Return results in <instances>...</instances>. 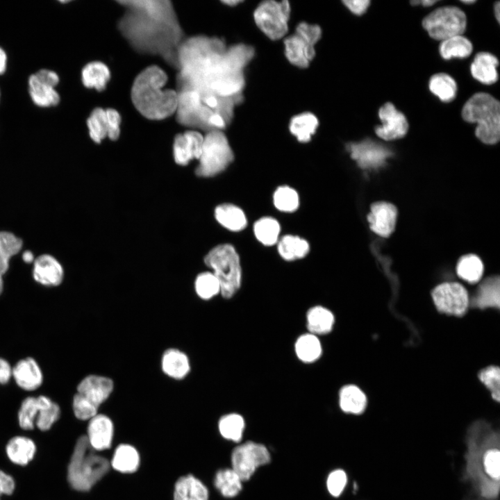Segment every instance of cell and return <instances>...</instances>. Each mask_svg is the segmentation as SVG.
Listing matches in <instances>:
<instances>
[{
	"mask_svg": "<svg viewBox=\"0 0 500 500\" xmlns=\"http://www.w3.org/2000/svg\"><path fill=\"white\" fill-rule=\"evenodd\" d=\"M432 297L439 311L456 316L465 314L469 302L465 288L456 282L438 285L433 289Z\"/></svg>",
	"mask_w": 500,
	"mask_h": 500,
	"instance_id": "cell-12",
	"label": "cell"
},
{
	"mask_svg": "<svg viewBox=\"0 0 500 500\" xmlns=\"http://www.w3.org/2000/svg\"><path fill=\"white\" fill-rule=\"evenodd\" d=\"M242 481L231 469L219 470L215 478V485L222 496L232 498L237 496L242 488Z\"/></svg>",
	"mask_w": 500,
	"mask_h": 500,
	"instance_id": "cell-40",
	"label": "cell"
},
{
	"mask_svg": "<svg viewBox=\"0 0 500 500\" xmlns=\"http://www.w3.org/2000/svg\"><path fill=\"white\" fill-rule=\"evenodd\" d=\"M204 261L219 283L220 294L226 299L232 298L240 288L242 281L240 258L234 247L228 244L218 245L206 255Z\"/></svg>",
	"mask_w": 500,
	"mask_h": 500,
	"instance_id": "cell-6",
	"label": "cell"
},
{
	"mask_svg": "<svg viewBox=\"0 0 500 500\" xmlns=\"http://www.w3.org/2000/svg\"><path fill=\"white\" fill-rule=\"evenodd\" d=\"M33 278L45 287H57L64 278V269L60 262L50 254H42L33 261Z\"/></svg>",
	"mask_w": 500,
	"mask_h": 500,
	"instance_id": "cell-17",
	"label": "cell"
},
{
	"mask_svg": "<svg viewBox=\"0 0 500 500\" xmlns=\"http://www.w3.org/2000/svg\"><path fill=\"white\" fill-rule=\"evenodd\" d=\"M203 137L199 132L194 130L178 134L174 139L173 147L176 162L185 165L193 158L199 159Z\"/></svg>",
	"mask_w": 500,
	"mask_h": 500,
	"instance_id": "cell-20",
	"label": "cell"
},
{
	"mask_svg": "<svg viewBox=\"0 0 500 500\" xmlns=\"http://www.w3.org/2000/svg\"><path fill=\"white\" fill-rule=\"evenodd\" d=\"M99 406L83 395L76 392L73 397L72 409L75 417L80 420H90L98 414Z\"/></svg>",
	"mask_w": 500,
	"mask_h": 500,
	"instance_id": "cell-49",
	"label": "cell"
},
{
	"mask_svg": "<svg viewBox=\"0 0 500 500\" xmlns=\"http://www.w3.org/2000/svg\"><path fill=\"white\" fill-rule=\"evenodd\" d=\"M494 15L497 20V22L499 23L500 22V2L499 1H496L494 4Z\"/></svg>",
	"mask_w": 500,
	"mask_h": 500,
	"instance_id": "cell-60",
	"label": "cell"
},
{
	"mask_svg": "<svg viewBox=\"0 0 500 500\" xmlns=\"http://www.w3.org/2000/svg\"><path fill=\"white\" fill-rule=\"evenodd\" d=\"M438 2L437 0H419V4H422L424 6H431Z\"/></svg>",
	"mask_w": 500,
	"mask_h": 500,
	"instance_id": "cell-61",
	"label": "cell"
},
{
	"mask_svg": "<svg viewBox=\"0 0 500 500\" xmlns=\"http://www.w3.org/2000/svg\"><path fill=\"white\" fill-rule=\"evenodd\" d=\"M167 81L165 72L156 65L147 67L134 80L131 100L138 111L146 118L160 120L175 113L178 92L162 89Z\"/></svg>",
	"mask_w": 500,
	"mask_h": 500,
	"instance_id": "cell-3",
	"label": "cell"
},
{
	"mask_svg": "<svg viewBox=\"0 0 500 500\" xmlns=\"http://www.w3.org/2000/svg\"><path fill=\"white\" fill-rule=\"evenodd\" d=\"M339 404L341 410L349 414L360 415L367 406L365 393L355 385H346L339 392Z\"/></svg>",
	"mask_w": 500,
	"mask_h": 500,
	"instance_id": "cell-30",
	"label": "cell"
},
{
	"mask_svg": "<svg viewBox=\"0 0 500 500\" xmlns=\"http://www.w3.org/2000/svg\"><path fill=\"white\" fill-rule=\"evenodd\" d=\"M227 123L224 118L219 113L214 112L208 120V125L210 130H220L226 126Z\"/></svg>",
	"mask_w": 500,
	"mask_h": 500,
	"instance_id": "cell-57",
	"label": "cell"
},
{
	"mask_svg": "<svg viewBox=\"0 0 500 500\" xmlns=\"http://www.w3.org/2000/svg\"><path fill=\"white\" fill-rule=\"evenodd\" d=\"M113 433L114 426L110 418L103 414H97L89 420L86 437L94 450L101 451L110 448Z\"/></svg>",
	"mask_w": 500,
	"mask_h": 500,
	"instance_id": "cell-21",
	"label": "cell"
},
{
	"mask_svg": "<svg viewBox=\"0 0 500 500\" xmlns=\"http://www.w3.org/2000/svg\"><path fill=\"white\" fill-rule=\"evenodd\" d=\"M335 324V316L327 308L322 306L311 307L306 313V326L308 333L315 335L329 333Z\"/></svg>",
	"mask_w": 500,
	"mask_h": 500,
	"instance_id": "cell-27",
	"label": "cell"
},
{
	"mask_svg": "<svg viewBox=\"0 0 500 500\" xmlns=\"http://www.w3.org/2000/svg\"><path fill=\"white\" fill-rule=\"evenodd\" d=\"M194 288L197 296L203 300H209L220 294V285L212 272H203L195 280Z\"/></svg>",
	"mask_w": 500,
	"mask_h": 500,
	"instance_id": "cell-47",
	"label": "cell"
},
{
	"mask_svg": "<svg viewBox=\"0 0 500 500\" xmlns=\"http://www.w3.org/2000/svg\"><path fill=\"white\" fill-rule=\"evenodd\" d=\"M6 450L8 457L12 462L26 465L33 458L36 447L30 438L15 436L8 441Z\"/></svg>",
	"mask_w": 500,
	"mask_h": 500,
	"instance_id": "cell-28",
	"label": "cell"
},
{
	"mask_svg": "<svg viewBox=\"0 0 500 500\" xmlns=\"http://www.w3.org/2000/svg\"><path fill=\"white\" fill-rule=\"evenodd\" d=\"M422 26L431 38L443 41L465 32L467 17L456 6H442L426 15L422 20Z\"/></svg>",
	"mask_w": 500,
	"mask_h": 500,
	"instance_id": "cell-8",
	"label": "cell"
},
{
	"mask_svg": "<svg viewBox=\"0 0 500 500\" xmlns=\"http://www.w3.org/2000/svg\"><path fill=\"white\" fill-rule=\"evenodd\" d=\"M87 125L90 137L94 142L100 143L108 137V126L106 109L94 108L87 119Z\"/></svg>",
	"mask_w": 500,
	"mask_h": 500,
	"instance_id": "cell-44",
	"label": "cell"
},
{
	"mask_svg": "<svg viewBox=\"0 0 500 500\" xmlns=\"http://www.w3.org/2000/svg\"><path fill=\"white\" fill-rule=\"evenodd\" d=\"M222 2H223L224 3H225V4L228 5V6H236L237 4L242 2V1H240V0H239V1H238V0H226V1H222Z\"/></svg>",
	"mask_w": 500,
	"mask_h": 500,
	"instance_id": "cell-62",
	"label": "cell"
},
{
	"mask_svg": "<svg viewBox=\"0 0 500 500\" xmlns=\"http://www.w3.org/2000/svg\"><path fill=\"white\" fill-rule=\"evenodd\" d=\"M347 483V474L341 469L332 471L326 479L327 490L329 494L334 497H338L342 493Z\"/></svg>",
	"mask_w": 500,
	"mask_h": 500,
	"instance_id": "cell-51",
	"label": "cell"
},
{
	"mask_svg": "<svg viewBox=\"0 0 500 500\" xmlns=\"http://www.w3.org/2000/svg\"><path fill=\"white\" fill-rule=\"evenodd\" d=\"M12 366L4 358L0 357V385H6L12 379Z\"/></svg>",
	"mask_w": 500,
	"mask_h": 500,
	"instance_id": "cell-56",
	"label": "cell"
},
{
	"mask_svg": "<svg viewBox=\"0 0 500 500\" xmlns=\"http://www.w3.org/2000/svg\"><path fill=\"white\" fill-rule=\"evenodd\" d=\"M378 117L382 124L374 128L378 137L390 141L406 135L409 127L408 120L392 103L387 102L379 108Z\"/></svg>",
	"mask_w": 500,
	"mask_h": 500,
	"instance_id": "cell-14",
	"label": "cell"
},
{
	"mask_svg": "<svg viewBox=\"0 0 500 500\" xmlns=\"http://www.w3.org/2000/svg\"><path fill=\"white\" fill-rule=\"evenodd\" d=\"M81 79L85 87L101 92L106 89L110 79V72L102 62L92 61L83 67Z\"/></svg>",
	"mask_w": 500,
	"mask_h": 500,
	"instance_id": "cell-29",
	"label": "cell"
},
{
	"mask_svg": "<svg viewBox=\"0 0 500 500\" xmlns=\"http://www.w3.org/2000/svg\"><path fill=\"white\" fill-rule=\"evenodd\" d=\"M126 11L118 28L140 53L159 56L178 69V49L183 32L168 0L119 1Z\"/></svg>",
	"mask_w": 500,
	"mask_h": 500,
	"instance_id": "cell-2",
	"label": "cell"
},
{
	"mask_svg": "<svg viewBox=\"0 0 500 500\" xmlns=\"http://www.w3.org/2000/svg\"><path fill=\"white\" fill-rule=\"evenodd\" d=\"M278 251L285 260H293L306 256L309 251V244L299 236L287 235L278 241Z\"/></svg>",
	"mask_w": 500,
	"mask_h": 500,
	"instance_id": "cell-39",
	"label": "cell"
},
{
	"mask_svg": "<svg viewBox=\"0 0 500 500\" xmlns=\"http://www.w3.org/2000/svg\"><path fill=\"white\" fill-rule=\"evenodd\" d=\"M474 303L481 308H499L500 305V283L499 276L485 279L478 287Z\"/></svg>",
	"mask_w": 500,
	"mask_h": 500,
	"instance_id": "cell-35",
	"label": "cell"
},
{
	"mask_svg": "<svg viewBox=\"0 0 500 500\" xmlns=\"http://www.w3.org/2000/svg\"><path fill=\"white\" fill-rule=\"evenodd\" d=\"M472 42L462 35L453 36L442 41L439 51L441 56L446 60L452 58H465L472 52Z\"/></svg>",
	"mask_w": 500,
	"mask_h": 500,
	"instance_id": "cell-38",
	"label": "cell"
},
{
	"mask_svg": "<svg viewBox=\"0 0 500 500\" xmlns=\"http://www.w3.org/2000/svg\"><path fill=\"white\" fill-rule=\"evenodd\" d=\"M22 240L9 231H0V295L3 291V276L9 268L10 260L18 253Z\"/></svg>",
	"mask_w": 500,
	"mask_h": 500,
	"instance_id": "cell-26",
	"label": "cell"
},
{
	"mask_svg": "<svg viewBox=\"0 0 500 500\" xmlns=\"http://www.w3.org/2000/svg\"><path fill=\"white\" fill-rule=\"evenodd\" d=\"M274 203L277 209L283 212L294 211L299 206V196L297 192L288 187L281 186L274 194Z\"/></svg>",
	"mask_w": 500,
	"mask_h": 500,
	"instance_id": "cell-48",
	"label": "cell"
},
{
	"mask_svg": "<svg viewBox=\"0 0 500 500\" xmlns=\"http://www.w3.org/2000/svg\"><path fill=\"white\" fill-rule=\"evenodd\" d=\"M12 379L21 390L33 392L42 385L44 375L37 360L27 356L19 360L12 366Z\"/></svg>",
	"mask_w": 500,
	"mask_h": 500,
	"instance_id": "cell-16",
	"label": "cell"
},
{
	"mask_svg": "<svg viewBox=\"0 0 500 500\" xmlns=\"http://www.w3.org/2000/svg\"><path fill=\"white\" fill-rule=\"evenodd\" d=\"M480 381L490 390L492 398L497 401L500 399V370L499 367L490 366L478 374Z\"/></svg>",
	"mask_w": 500,
	"mask_h": 500,
	"instance_id": "cell-50",
	"label": "cell"
},
{
	"mask_svg": "<svg viewBox=\"0 0 500 500\" xmlns=\"http://www.w3.org/2000/svg\"><path fill=\"white\" fill-rule=\"evenodd\" d=\"M207 488L198 478L188 474L175 483L174 500H208Z\"/></svg>",
	"mask_w": 500,
	"mask_h": 500,
	"instance_id": "cell-25",
	"label": "cell"
},
{
	"mask_svg": "<svg viewBox=\"0 0 500 500\" xmlns=\"http://www.w3.org/2000/svg\"><path fill=\"white\" fill-rule=\"evenodd\" d=\"M284 47L288 60L299 68L308 67L315 56V49L296 33L285 38Z\"/></svg>",
	"mask_w": 500,
	"mask_h": 500,
	"instance_id": "cell-22",
	"label": "cell"
},
{
	"mask_svg": "<svg viewBox=\"0 0 500 500\" xmlns=\"http://www.w3.org/2000/svg\"><path fill=\"white\" fill-rule=\"evenodd\" d=\"M270 460L267 447L252 441L239 444L231 453L232 469L242 481L249 480L259 467L268 464Z\"/></svg>",
	"mask_w": 500,
	"mask_h": 500,
	"instance_id": "cell-10",
	"label": "cell"
},
{
	"mask_svg": "<svg viewBox=\"0 0 500 500\" xmlns=\"http://www.w3.org/2000/svg\"><path fill=\"white\" fill-rule=\"evenodd\" d=\"M40 404L38 397L29 396L22 401L18 411V422L21 428L32 430L38 412Z\"/></svg>",
	"mask_w": 500,
	"mask_h": 500,
	"instance_id": "cell-46",
	"label": "cell"
},
{
	"mask_svg": "<svg viewBox=\"0 0 500 500\" xmlns=\"http://www.w3.org/2000/svg\"><path fill=\"white\" fill-rule=\"evenodd\" d=\"M294 351L299 360L304 363H312L321 357L322 347L317 335L306 333L297 339Z\"/></svg>",
	"mask_w": 500,
	"mask_h": 500,
	"instance_id": "cell-33",
	"label": "cell"
},
{
	"mask_svg": "<svg viewBox=\"0 0 500 500\" xmlns=\"http://www.w3.org/2000/svg\"><path fill=\"white\" fill-rule=\"evenodd\" d=\"M344 6L353 14L360 15L368 8L369 0H343Z\"/></svg>",
	"mask_w": 500,
	"mask_h": 500,
	"instance_id": "cell-54",
	"label": "cell"
},
{
	"mask_svg": "<svg viewBox=\"0 0 500 500\" xmlns=\"http://www.w3.org/2000/svg\"><path fill=\"white\" fill-rule=\"evenodd\" d=\"M498 65L499 60L495 56L489 52H479L471 64V74L479 82L490 85L498 80Z\"/></svg>",
	"mask_w": 500,
	"mask_h": 500,
	"instance_id": "cell-24",
	"label": "cell"
},
{
	"mask_svg": "<svg viewBox=\"0 0 500 500\" xmlns=\"http://www.w3.org/2000/svg\"><path fill=\"white\" fill-rule=\"evenodd\" d=\"M221 435L235 442H240L245 428V421L238 413H228L223 415L218 423Z\"/></svg>",
	"mask_w": 500,
	"mask_h": 500,
	"instance_id": "cell-41",
	"label": "cell"
},
{
	"mask_svg": "<svg viewBox=\"0 0 500 500\" xmlns=\"http://www.w3.org/2000/svg\"><path fill=\"white\" fill-rule=\"evenodd\" d=\"M110 464L97 453L86 435L76 441L67 467V480L71 487L81 492L90 490L109 470Z\"/></svg>",
	"mask_w": 500,
	"mask_h": 500,
	"instance_id": "cell-4",
	"label": "cell"
},
{
	"mask_svg": "<svg viewBox=\"0 0 500 500\" xmlns=\"http://www.w3.org/2000/svg\"><path fill=\"white\" fill-rule=\"evenodd\" d=\"M456 271L460 278L470 283H475L479 281L483 276V265L477 256L465 255L460 258Z\"/></svg>",
	"mask_w": 500,
	"mask_h": 500,
	"instance_id": "cell-42",
	"label": "cell"
},
{
	"mask_svg": "<svg viewBox=\"0 0 500 500\" xmlns=\"http://www.w3.org/2000/svg\"><path fill=\"white\" fill-rule=\"evenodd\" d=\"M228 141L220 130H212L203 137V142L196 174L199 176H212L224 170L233 160Z\"/></svg>",
	"mask_w": 500,
	"mask_h": 500,
	"instance_id": "cell-7",
	"label": "cell"
},
{
	"mask_svg": "<svg viewBox=\"0 0 500 500\" xmlns=\"http://www.w3.org/2000/svg\"><path fill=\"white\" fill-rule=\"evenodd\" d=\"M39 410L35 421V426L42 431L49 430L60 417V406L46 395L38 396Z\"/></svg>",
	"mask_w": 500,
	"mask_h": 500,
	"instance_id": "cell-34",
	"label": "cell"
},
{
	"mask_svg": "<svg viewBox=\"0 0 500 500\" xmlns=\"http://www.w3.org/2000/svg\"><path fill=\"white\" fill-rule=\"evenodd\" d=\"M58 82V74L49 69H42L31 75L28 92L33 103L40 107L56 106L60 97L54 88Z\"/></svg>",
	"mask_w": 500,
	"mask_h": 500,
	"instance_id": "cell-13",
	"label": "cell"
},
{
	"mask_svg": "<svg viewBox=\"0 0 500 500\" xmlns=\"http://www.w3.org/2000/svg\"><path fill=\"white\" fill-rule=\"evenodd\" d=\"M253 231L258 241L264 245L270 246L278 242L280 225L275 219L265 217L256 222Z\"/></svg>",
	"mask_w": 500,
	"mask_h": 500,
	"instance_id": "cell-43",
	"label": "cell"
},
{
	"mask_svg": "<svg viewBox=\"0 0 500 500\" xmlns=\"http://www.w3.org/2000/svg\"><path fill=\"white\" fill-rule=\"evenodd\" d=\"M347 150L360 167L363 169L377 168L383 165L392 152L383 145L370 139L358 142H349Z\"/></svg>",
	"mask_w": 500,
	"mask_h": 500,
	"instance_id": "cell-15",
	"label": "cell"
},
{
	"mask_svg": "<svg viewBox=\"0 0 500 500\" xmlns=\"http://www.w3.org/2000/svg\"><path fill=\"white\" fill-rule=\"evenodd\" d=\"M22 259L25 262L31 263L35 260L33 253L31 251H26L22 255Z\"/></svg>",
	"mask_w": 500,
	"mask_h": 500,
	"instance_id": "cell-59",
	"label": "cell"
},
{
	"mask_svg": "<svg viewBox=\"0 0 500 500\" xmlns=\"http://www.w3.org/2000/svg\"><path fill=\"white\" fill-rule=\"evenodd\" d=\"M217 222L226 228L232 231H240L247 226V218L244 212L238 206L224 203L218 206L215 211Z\"/></svg>",
	"mask_w": 500,
	"mask_h": 500,
	"instance_id": "cell-32",
	"label": "cell"
},
{
	"mask_svg": "<svg viewBox=\"0 0 500 500\" xmlns=\"http://www.w3.org/2000/svg\"><path fill=\"white\" fill-rule=\"evenodd\" d=\"M428 88L430 91L443 102H450L456 98V82L447 74H433L429 79Z\"/></svg>",
	"mask_w": 500,
	"mask_h": 500,
	"instance_id": "cell-37",
	"label": "cell"
},
{
	"mask_svg": "<svg viewBox=\"0 0 500 500\" xmlns=\"http://www.w3.org/2000/svg\"><path fill=\"white\" fill-rule=\"evenodd\" d=\"M15 490V481L12 477L0 470V497L3 494H11Z\"/></svg>",
	"mask_w": 500,
	"mask_h": 500,
	"instance_id": "cell-55",
	"label": "cell"
},
{
	"mask_svg": "<svg viewBox=\"0 0 500 500\" xmlns=\"http://www.w3.org/2000/svg\"><path fill=\"white\" fill-rule=\"evenodd\" d=\"M397 217L395 206L385 201H378L371 205V212L367 215L371 230L377 235L388 238L394 230Z\"/></svg>",
	"mask_w": 500,
	"mask_h": 500,
	"instance_id": "cell-18",
	"label": "cell"
},
{
	"mask_svg": "<svg viewBox=\"0 0 500 500\" xmlns=\"http://www.w3.org/2000/svg\"><path fill=\"white\" fill-rule=\"evenodd\" d=\"M318 126L319 120L316 115L310 112H304L291 118L289 130L299 142L306 143L311 140Z\"/></svg>",
	"mask_w": 500,
	"mask_h": 500,
	"instance_id": "cell-31",
	"label": "cell"
},
{
	"mask_svg": "<svg viewBox=\"0 0 500 500\" xmlns=\"http://www.w3.org/2000/svg\"><path fill=\"white\" fill-rule=\"evenodd\" d=\"M7 56L6 52L0 47V74L5 72L6 69Z\"/></svg>",
	"mask_w": 500,
	"mask_h": 500,
	"instance_id": "cell-58",
	"label": "cell"
},
{
	"mask_svg": "<svg viewBox=\"0 0 500 500\" xmlns=\"http://www.w3.org/2000/svg\"><path fill=\"white\" fill-rule=\"evenodd\" d=\"M112 467L122 473L135 472L140 465L138 451L131 445L120 444L117 447L111 461Z\"/></svg>",
	"mask_w": 500,
	"mask_h": 500,
	"instance_id": "cell-36",
	"label": "cell"
},
{
	"mask_svg": "<svg viewBox=\"0 0 500 500\" xmlns=\"http://www.w3.org/2000/svg\"><path fill=\"white\" fill-rule=\"evenodd\" d=\"M254 53L250 45L227 47L217 38L199 35L183 40L177 53L178 92L194 90L201 98L242 97L244 70Z\"/></svg>",
	"mask_w": 500,
	"mask_h": 500,
	"instance_id": "cell-1",
	"label": "cell"
},
{
	"mask_svg": "<svg viewBox=\"0 0 500 500\" xmlns=\"http://www.w3.org/2000/svg\"><path fill=\"white\" fill-rule=\"evenodd\" d=\"M462 119L476 123L475 135L482 142L494 144L500 138V103L490 94L478 92L472 95L462 109Z\"/></svg>",
	"mask_w": 500,
	"mask_h": 500,
	"instance_id": "cell-5",
	"label": "cell"
},
{
	"mask_svg": "<svg viewBox=\"0 0 500 500\" xmlns=\"http://www.w3.org/2000/svg\"><path fill=\"white\" fill-rule=\"evenodd\" d=\"M106 112L108 126V137L111 140H116L120 135L121 116L113 108H107Z\"/></svg>",
	"mask_w": 500,
	"mask_h": 500,
	"instance_id": "cell-53",
	"label": "cell"
},
{
	"mask_svg": "<svg viewBox=\"0 0 500 500\" xmlns=\"http://www.w3.org/2000/svg\"><path fill=\"white\" fill-rule=\"evenodd\" d=\"M462 2L464 3H466V4H470V3H474L475 1H474V0H462Z\"/></svg>",
	"mask_w": 500,
	"mask_h": 500,
	"instance_id": "cell-63",
	"label": "cell"
},
{
	"mask_svg": "<svg viewBox=\"0 0 500 500\" xmlns=\"http://www.w3.org/2000/svg\"><path fill=\"white\" fill-rule=\"evenodd\" d=\"M177 92L178 104L175 112L177 122L186 126L210 131L208 120L215 112L203 104L197 92L183 90Z\"/></svg>",
	"mask_w": 500,
	"mask_h": 500,
	"instance_id": "cell-11",
	"label": "cell"
},
{
	"mask_svg": "<svg viewBox=\"0 0 500 500\" xmlns=\"http://www.w3.org/2000/svg\"><path fill=\"white\" fill-rule=\"evenodd\" d=\"M290 11L289 1L268 0L256 7L253 18L256 26L267 38L277 40L288 33Z\"/></svg>",
	"mask_w": 500,
	"mask_h": 500,
	"instance_id": "cell-9",
	"label": "cell"
},
{
	"mask_svg": "<svg viewBox=\"0 0 500 500\" xmlns=\"http://www.w3.org/2000/svg\"><path fill=\"white\" fill-rule=\"evenodd\" d=\"M481 456L478 458L481 461L483 473L492 483L499 485L500 477V451L499 448L492 444L485 450L484 453H482Z\"/></svg>",
	"mask_w": 500,
	"mask_h": 500,
	"instance_id": "cell-45",
	"label": "cell"
},
{
	"mask_svg": "<svg viewBox=\"0 0 500 500\" xmlns=\"http://www.w3.org/2000/svg\"><path fill=\"white\" fill-rule=\"evenodd\" d=\"M295 33L303 38L312 47L315 48L322 37V29L317 24L300 22L296 28Z\"/></svg>",
	"mask_w": 500,
	"mask_h": 500,
	"instance_id": "cell-52",
	"label": "cell"
},
{
	"mask_svg": "<svg viewBox=\"0 0 500 500\" xmlns=\"http://www.w3.org/2000/svg\"><path fill=\"white\" fill-rule=\"evenodd\" d=\"M161 368L168 377L181 380L190 372V361L188 355L176 348L166 349L161 358Z\"/></svg>",
	"mask_w": 500,
	"mask_h": 500,
	"instance_id": "cell-23",
	"label": "cell"
},
{
	"mask_svg": "<svg viewBox=\"0 0 500 500\" xmlns=\"http://www.w3.org/2000/svg\"><path fill=\"white\" fill-rule=\"evenodd\" d=\"M113 390L114 382L111 378L97 374L85 376L76 387V392L99 407L109 398Z\"/></svg>",
	"mask_w": 500,
	"mask_h": 500,
	"instance_id": "cell-19",
	"label": "cell"
}]
</instances>
